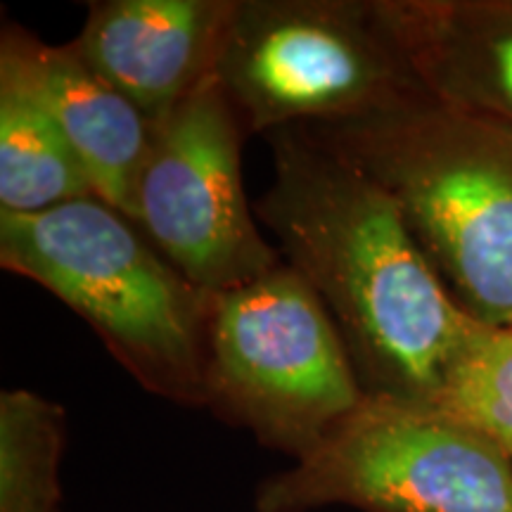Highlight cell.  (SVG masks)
I'll use <instances>...</instances> for the list:
<instances>
[{
    "mask_svg": "<svg viewBox=\"0 0 512 512\" xmlns=\"http://www.w3.org/2000/svg\"><path fill=\"white\" fill-rule=\"evenodd\" d=\"M273 178L256 219L309 283L368 396L434 403L477 328L380 185L302 126L268 133Z\"/></svg>",
    "mask_w": 512,
    "mask_h": 512,
    "instance_id": "obj_1",
    "label": "cell"
},
{
    "mask_svg": "<svg viewBox=\"0 0 512 512\" xmlns=\"http://www.w3.org/2000/svg\"><path fill=\"white\" fill-rule=\"evenodd\" d=\"M302 128L380 185L467 316L512 328L510 128L432 95Z\"/></svg>",
    "mask_w": 512,
    "mask_h": 512,
    "instance_id": "obj_2",
    "label": "cell"
},
{
    "mask_svg": "<svg viewBox=\"0 0 512 512\" xmlns=\"http://www.w3.org/2000/svg\"><path fill=\"white\" fill-rule=\"evenodd\" d=\"M0 266L86 320L145 392L204 408L214 294L192 285L136 223L100 197L0 211Z\"/></svg>",
    "mask_w": 512,
    "mask_h": 512,
    "instance_id": "obj_3",
    "label": "cell"
},
{
    "mask_svg": "<svg viewBox=\"0 0 512 512\" xmlns=\"http://www.w3.org/2000/svg\"><path fill=\"white\" fill-rule=\"evenodd\" d=\"M214 76L247 136L427 98L380 0H235Z\"/></svg>",
    "mask_w": 512,
    "mask_h": 512,
    "instance_id": "obj_4",
    "label": "cell"
},
{
    "mask_svg": "<svg viewBox=\"0 0 512 512\" xmlns=\"http://www.w3.org/2000/svg\"><path fill=\"white\" fill-rule=\"evenodd\" d=\"M204 392V411L294 463L368 396L328 309L287 261L211 297Z\"/></svg>",
    "mask_w": 512,
    "mask_h": 512,
    "instance_id": "obj_5",
    "label": "cell"
},
{
    "mask_svg": "<svg viewBox=\"0 0 512 512\" xmlns=\"http://www.w3.org/2000/svg\"><path fill=\"white\" fill-rule=\"evenodd\" d=\"M512 512V458L430 403L366 401L254 491V512Z\"/></svg>",
    "mask_w": 512,
    "mask_h": 512,
    "instance_id": "obj_6",
    "label": "cell"
},
{
    "mask_svg": "<svg viewBox=\"0 0 512 512\" xmlns=\"http://www.w3.org/2000/svg\"><path fill=\"white\" fill-rule=\"evenodd\" d=\"M247 133L214 74L155 121L136 181L133 223L192 285L209 294L283 264L261 238L242 183Z\"/></svg>",
    "mask_w": 512,
    "mask_h": 512,
    "instance_id": "obj_7",
    "label": "cell"
},
{
    "mask_svg": "<svg viewBox=\"0 0 512 512\" xmlns=\"http://www.w3.org/2000/svg\"><path fill=\"white\" fill-rule=\"evenodd\" d=\"M235 0H95L69 46L147 119L214 74Z\"/></svg>",
    "mask_w": 512,
    "mask_h": 512,
    "instance_id": "obj_8",
    "label": "cell"
},
{
    "mask_svg": "<svg viewBox=\"0 0 512 512\" xmlns=\"http://www.w3.org/2000/svg\"><path fill=\"white\" fill-rule=\"evenodd\" d=\"M0 60L10 62L43 102L86 171L95 197L133 221L136 181L155 124L69 43L48 46L29 29L5 24Z\"/></svg>",
    "mask_w": 512,
    "mask_h": 512,
    "instance_id": "obj_9",
    "label": "cell"
},
{
    "mask_svg": "<svg viewBox=\"0 0 512 512\" xmlns=\"http://www.w3.org/2000/svg\"><path fill=\"white\" fill-rule=\"evenodd\" d=\"M434 100L512 131V0H380Z\"/></svg>",
    "mask_w": 512,
    "mask_h": 512,
    "instance_id": "obj_10",
    "label": "cell"
},
{
    "mask_svg": "<svg viewBox=\"0 0 512 512\" xmlns=\"http://www.w3.org/2000/svg\"><path fill=\"white\" fill-rule=\"evenodd\" d=\"M95 197L93 185L38 95L0 60V211L34 214Z\"/></svg>",
    "mask_w": 512,
    "mask_h": 512,
    "instance_id": "obj_11",
    "label": "cell"
},
{
    "mask_svg": "<svg viewBox=\"0 0 512 512\" xmlns=\"http://www.w3.org/2000/svg\"><path fill=\"white\" fill-rule=\"evenodd\" d=\"M67 411L31 389L0 392V512H62Z\"/></svg>",
    "mask_w": 512,
    "mask_h": 512,
    "instance_id": "obj_12",
    "label": "cell"
},
{
    "mask_svg": "<svg viewBox=\"0 0 512 512\" xmlns=\"http://www.w3.org/2000/svg\"><path fill=\"white\" fill-rule=\"evenodd\" d=\"M432 406L512 458V328L479 323L448 366Z\"/></svg>",
    "mask_w": 512,
    "mask_h": 512,
    "instance_id": "obj_13",
    "label": "cell"
}]
</instances>
